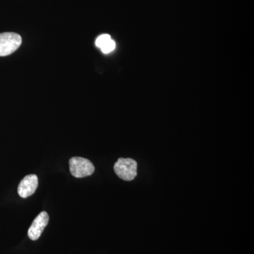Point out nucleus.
<instances>
[{"instance_id":"f257e3e1","label":"nucleus","mask_w":254,"mask_h":254,"mask_svg":"<svg viewBox=\"0 0 254 254\" xmlns=\"http://www.w3.org/2000/svg\"><path fill=\"white\" fill-rule=\"evenodd\" d=\"M114 170L122 180L132 181L137 175V163L131 158H119Z\"/></svg>"},{"instance_id":"f03ea898","label":"nucleus","mask_w":254,"mask_h":254,"mask_svg":"<svg viewBox=\"0 0 254 254\" xmlns=\"http://www.w3.org/2000/svg\"><path fill=\"white\" fill-rule=\"evenodd\" d=\"M22 38L18 33L12 32L0 33V57L12 54L19 48Z\"/></svg>"},{"instance_id":"7ed1b4c3","label":"nucleus","mask_w":254,"mask_h":254,"mask_svg":"<svg viewBox=\"0 0 254 254\" xmlns=\"http://www.w3.org/2000/svg\"><path fill=\"white\" fill-rule=\"evenodd\" d=\"M69 170L73 177L83 178L93 174L95 167L88 159L73 157L69 160Z\"/></svg>"},{"instance_id":"20e7f679","label":"nucleus","mask_w":254,"mask_h":254,"mask_svg":"<svg viewBox=\"0 0 254 254\" xmlns=\"http://www.w3.org/2000/svg\"><path fill=\"white\" fill-rule=\"evenodd\" d=\"M49 222V215L47 212H41L33 220V223L28 229V236L31 240L36 241L39 239Z\"/></svg>"},{"instance_id":"39448f33","label":"nucleus","mask_w":254,"mask_h":254,"mask_svg":"<svg viewBox=\"0 0 254 254\" xmlns=\"http://www.w3.org/2000/svg\"><path fill=\"white\" fill-rule=\"evenodd\" d=\"M38 186V177L36 175H28L25 177L18 185V195L21 198H28L36 192Z\"/></svg>"},{"instance_id":"423d86ee","label":"nucleus","mask_w":254,"mask_h":254,"mask_svg":"<svg viewBox=\"0 0 254 254\" xmlns=\"http://www.w3.org/2000/svg\"><path fill=\"white\" fill-rule=\"evenodd\" d=\"M95 45L104 54H109L115 49L116 47L115 42L108 34H103L98 37L95 41Z\"/></svg>"}]
</instances>
